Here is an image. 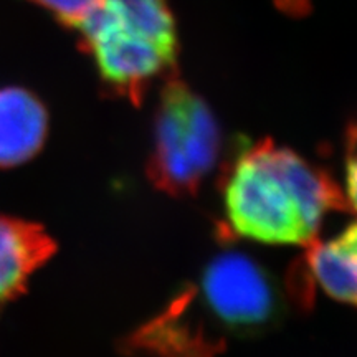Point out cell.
Wrapping results in <instances>:
<instances>
[{
	"instance_id": "6da1fadb",
	"label": "cell",
	"mask_w": 357,
	"mask_h": 357,
	"mask_svg": "<svg viewBox=\"0 0 357 357\" xmlns=\"http://www.w3.org/2000/svg\"><path fill=\"white\" fill-rule=\"evenodd\" d=\"M227 225L243 238L311 245L329 212L349 211L333 177L288 147L261 141L236 155L223 174Z\"/></svg>"
},
{
	"instance_id": "9c48e42d",
	"label": "cell",
	"mask_w": 357,
	"mask_h": 357,
	"mask_svg": "<svg viewBox=\"0 0 357 357\" xmlns=\"http://www.w3.org/2000/svg\"><path fill=\"white\" fill-rule=\"evenodd\" d=\"M344 195L349 204V211L357 212V124L347 131Z\"/></svg>"
},
{
	"instance_id": "3957f363",
	"label": "cell",
	"mask_w": 357,
	"mask_h": 357,
	"mask_svg": "<svg viewBox=\"0 0 357 357\" xmlns=\"http://www.w3.org/2000/svg\"><path fill=\"white\" fill-rule=\"evenodd\" d=\"M220 151L212 109L185 83L169 77L154 116L147 177L169 195H194L215 169Z\"/></svg>"
},
{
	"instance_id": "52a82bcc",
	"label": "cell",
	"mask_w": 357,
	"mask_h": 357,
	"mask_svg": "<svg viewBox=\"0 0 357 357\" xmlns=\"http://www.w3.org/2000/svg\"><path fill=\"white\" fill-rule=\"evenodd\" d=\"M306 276L334 300L357 306V222L329 242L306 247Z\"/></svg>"
},
{
	"instance_id": "8992f818",
	"label": "cell",
	"mask_w": 357,
	"mask_h": 357,
	"mask_svg": "<svg viewBox=\"0 0 357 357\" xmlns=\"http://www.w3.org/2000/svg\"><path fill=\"white\" fill-rule=\"evenodd\" d=\"M47 132L48 113L33 93L17 86L0 89V169L35 158Z\"/></svg>"
},
{
	"instance_id": "7a4b0ae2",
	"label": "cell",
	"mask_w": 357,
	"mask_h": 357,
	"mask_svg": "<svg viewBox=\"0 0 357 357\" xmlns=\"http://www.w3.org/2000/svg\"><path fill=\"white\" fill-rule=\"evenodd\" d=\"M79 32L111 93L139 105L155 79L172 77L177 35L167 0H101Z\"/></svg>"
},
{
	"instance_id": "277c9868",
	"label": "cell",
	"mask_w": 357,
	"mask_h": 357,
	"mask_svg": "<svg viewBox=\"0 0 357 357\" xmlns=\"http://www.w3.org/2000/svg\"><path fill=\"white\" fill-rule=\"evenodd\" d=\"M187 294L207 321L195 323L181 314L195 336L215 352L218 349L207 334L211 328L225 337L250 336L275 324L283 311L276 280L260 263L240 252L213 257Z\"/></svg>"
},
{
	"instance_id": "ba28073f",
	"label": "cell",
	"mask_w": 357,
	"mask_h": 357,
	"mask_svg": "<svg viewBox=\"0 0 357 357\" xmlns=\"http://www.w3.org/2000/svg\"><path fill=\"white\" fill-rule=\"evenodd\" d=\"M52 12L61 24L79 30L84 20L96 10L101 0H32Z\"/></svg>"
},
{
	"instance_id": "5b68a950",
	"label": "cell",
	"mask_w": 357,
	"mask_h": 357,
	"mask_svg": "<svg viewBox=\"0 0 357 357\" xmlns=\"http://www.w3.org/2000/svg\"><path fill=\"white\" fill-rule=\"evenodd\" d=\"M55 242L42 225L0 215V314L25 293L26 283L55 253Z\"/></svg>"
}]
</instances>
